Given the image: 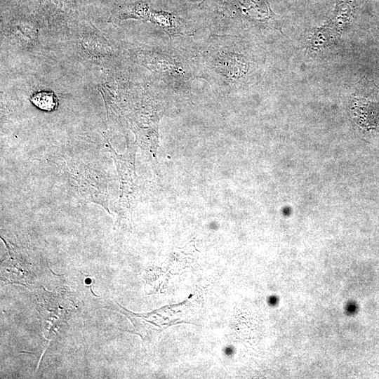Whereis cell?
Masks as SVG:
<instances>
[{"label": "cell", "mask_w": 379, "mask_h": 379, "mask_svg": "<svg viewBox=\"0 0 379 379\" xmlns=\"http://www.w3.org/2000/svg\"><path fill=\"white\" fill-rule=\"evenodd\" d=\"M187 302L166 305L149 313L136 314L117 304L119 311L127 317L134 326L135 333L145 343L159 340L161 334L168 327L187 323L185 321Z\"/></svg>", "instance_id": "obj_1"}, {"label": "cell", "mask_w": 379, "mask_h": 379, "mask_svg": "<svg viewBox=\"0 0 379 379\" xmlns=\"http://www.w3.org/2000/svg\"><path fill=\"white\" fill-rule=\"evenodd\" d=\"M150 15L148 4L146 2H138L121 6L117 18L119 20L128 18L146 20H149Z\"/></svg>", "instance_id": "obj_2"}, {"label": "cell", "mask_w": 379, "mask_h": 379, "mask_svg": "<svg viewBox=\"0 0 379 379\" xmlns=\"http://www.w3.org/2000/svg\"><path fill=\"white\" fill-rule=\"evenodd\" d=\"M30 100L36 107L47 112L55 110L58 105V98L55 93L48 91H41L34 93L30 97Z\"/></svg>", "instance_id": "obj_3"}]
</instances>
